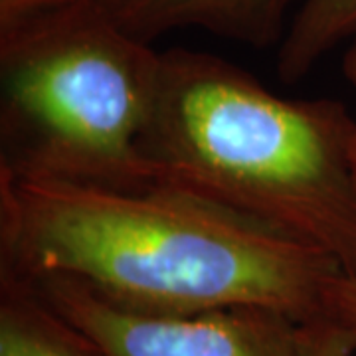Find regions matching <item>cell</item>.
<instances>
[{
    "mask_svg": "<svg viewBox=\"0 0 356 356\" xmlns=\"http://www.w3.org/2000/svg\"><path fill=\"white\" fill-rule=\"evenodd\" d=\"M356 121L337 99H289L208 51H161L140 137L151 184L222 204L356 275Z\"/></svg>",
    "mask_w": 356,
    "mask_h": 356,
    "instance_id": "7a4b0ae2",
    "label": "cell"
},
{
    "mask_svg": "<svg viewBox=\"0 0 356 356\" xmlns=\"http://www.w3.org/2000/svg\"><path fill=\"white\" fill-rule=\"evenodd\" d=\"M79 0H0V36L60 13Z\"/></svg>",
    "mask_w": 356,
    "mask_h": 356,
    "instance_id": "9c48e42d",
    "label": "cell"
},
{
    "mask_svg": "<svg viewBox=\"0 0 356 356\" xmlns=\"http://www.w3.org/2000/svg\"><path fill=\"white\" fill-rule=\"evenodd\" d=\"M325 315L356 331V275L341 273L325 291Z\"/></svg>",
    "mask_w": 356,
    "mask_h": 356,
    "instance_id": "30bf717a",
    "label": "cell"
},
{
    "mask_svg": "<svg viewBox=\"0 0 356 356\" xmlns=\"http://www.w3.org/2000/svg\"><path fill=\"white\" fill-rule=\"evenodd\" d=\"M341 266L317 248L206 200L149 184L111 188L0 170V275H65L147 315L266 307L325 315Z\"/></svg>",
    "mask_w": 356,
    "mask_h": 356,
    "instance_id": "6da1fadb",
    "label": "cell"
},
{
    "mask_svg": "<svg viewBox=\"0 0 356 356\" xmlns=\"http://www.w3.org/2000/svg\"><path fill=\"white\" fill-rule=\"evenodd\" d=\"M343 72L344 77H346L356 89V34L348 40V48L344 51ZM350 172H353V182H355L356 188V135L355 139H353V147H350Z\"/></svg>",
    "mask_w": 356,
    "mask_h": 356,
    "instance_id": "8fae6325",
    "label": "cell"
},
{
    "mask_svg": "<svg viewBox=\"0 0 356 356\" xmlns=\"http://www.w3.org/2000/svg\"><path fill=\"white\" fill-rule=\"evenodd\" d=\"M301 0H131L117 22L153 44L175 30L200 28L252 48L280 46Z\"/></svg>",
    "mask_w": 356,
    "mask_h": 356,
    "instance_id": "5b68a950",
    "label": "cell"
},
{
    "mask_svg": "<svg viewBox=\"0 0 356 356\" xmlns=\"http://www.w3.org/2000/svg\"><path fill=\"white\" fill-rule=\"evenodd\" d=\"M356 34V0H301L277 46V76L297 83Z\"/></svg>",
    "mask_w": 356,
    "mask_h": 356,
    "instance_id": "52a82bcc",
    "label": "cell"
},
{
    "mask_svg": "<svg viewBox=\"0 0 356 356\" xmlns=\"http://www.w3.org/2000/svg\"><path fill=\"white\" fill-rule=\"evenodd\" d=\"M159 74L161 51L129 34L97 0L0 36V170L149 186L139 145Z\"/></svg>",
    "mask_w": 356,
    "mask_h": 356,
    "instance_id": "3957f363",
    "label": "cell"
},
{
    "mask_svg": "<svg viewBox=\"0 0 356 356\" xmlns=\"http://www.w3.org/2000/svg\"><path fill=\"white\" fill-rule=\"evenodd\" d=\"M99 4H103L107 10H111L113 14H119L125 6H127L131 0H97Z\"/></svg>",
    "mask_w": 356,
    "mask_h": 356,
    "instance_id": "7c38bea8",
    "label": "cell"
},
{
    "mask_svg": "<svg viewBox=\"0 0 356 356\" xmlns=\"http://www.w3.org/2000/svg\"><path fill=\"white\" fill-rule=\"evenodd\" d=\"M0 356H91L88 344L38 291L0 275Z\"/></svg>",
    "mask_w": 356,
    "mask_h": 356,
    "instance_id": "8992f818",
    "label": "cell"
},
{
    "mask_svg": "<svg viewBox=\"0 0 356 356\" xmlns=\"http://www.w3.org/2000/svg\"><path fill=\"white\" fill-rule=\"evenodd\" d=\"M26 283L83 339L91 356H297L299 323L266 307L147 315L105 301L74 277Z\"/></svg>",
    "mask_w": 356,
    "mask_h": 356,
    "instance_id": "277c9868",
    "label": "cell"
},
{
    "mask_svg": "<svg viewBox=\"0 0 356 356\" xmlns=\"http://www.w3.org/2000/svg\"><path fill=\"white\" fill-rule=\"evenodd\" d=\"M356 331L334 318H311L297 325V356H355Z\"/></svg>",
    "mask_w": 356,
    "mask_h": 356,
    "instance_id": "ba28073f",
    "label": "cell"
}]
</instances>
